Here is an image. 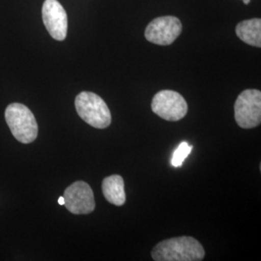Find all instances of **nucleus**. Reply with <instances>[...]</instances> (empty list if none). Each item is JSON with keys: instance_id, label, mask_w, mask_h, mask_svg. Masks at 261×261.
Instances as JSON below:
<instances>
[{"instance_id": "nucleus-1", "label": "nucleus", "mask_w": 261, "mask_h": 261, "mask_svg": "<svg viewBox=\"0 0 261 261\" xmlns=\"http://www.w3.org/2000/svg\"><path fill=\"white\" fill-rule=\"evenodd\" d=\"M151 256L155 261H200L204 258L205 251L194 237L180 236L157 244Z\"/></svg>"}, {"instance_id": "nucleus-2", "label": "nucleus", "mask_w": 261, "mask_h": 261, "mask_svg": "<svg viewBox=\"0 0 261 261\" xmlns=\"http://www.w3.org/2000/svg\"><path fill=\"white\" fill-rule=\"evenodd\" d=\"M79 116L96 129H106L112 123V113L103 99L93 92L84 91L75 97Z\"/></svg>"}, {"instance_id": "nucleus-12", "label": "nucleus", "mask_w": 261, "mask_h": 261, "mask_svg": "<svg viewBox=\"0 0 261 261\" xmlns=\"http://www.w3.org/2000/svg\"><path fill=\"white\" fill-rule=\"evenodd\" d=\"M58 203H59L60 205H64L65 200H64V197H63V196H60V197L58 198Z\"/></svg>"}, {"instance_id": "nucleus-8", "label": "nucleus", "mask_w": 261, "mask_h": 261, "mask_svg": "<svg viewBox=\"0 0 261 261\" xmlns=\"http://www.w3.org/2000/svg\"><path fill=\"white\" fill-rule=\"evenodd\" d=\"M42 17L49 35L56 41H64L68 31V18L63 6L57 0H45Z\"/></svg>"}, {"instance_id": "nucleus-5", "label": "nucleus", "mask_w": 261, "mask_h": 261, "mask_svg": "<svg viewBox=\"0 0 261 261\" xmlns=\"http://www.w3.org/2000/svg\"><path fill=\"white\" fill-rule=\"evenodd\" d=\"M151 109L168 121H178L186 116L188 103L182 95L173 90H162L153 97Z\"/></svg>"}, {"instance_id": "nucleus-13", "label": "nucleus", "mask_w": 261, "mask_h": 261, "mask_svg": "<svg viewBox=\"0 0 261 261\" xmlns=\"http://www.w3.org/2000/svg\"><path fill=\"white\" fill-rule=\"evenodd\" d=\"M243 2L246 4V5H248V4H250V2H251V0H242Z\"/></svg>"}, {"instance_id": "nucleus-7", "label": "nucleus", "mask_w": 261, "mask_h": 261, "mask_svg": "<svg viewBox=\"0 0 261 261\" xmlns=\"http://www.w3.org/2000/svg\"><path fill=\"white\" fill-rule=\"evenodd\" d=\"M63 197L64 205L72 214H90L95 210L93 191L84 181H76L68 187Z\"/></svg>"}, {"instance_id": "nucleus-3", "label": "nucleus", "mask_w": 261, "mask_h": 261, "mask_svg": "<svg viewBox=\"0 0 261 261\" xmlns=\"http://www.w3.org/2000/svg\"><path fill=\"white\" fill-rule=\"evenodd\" d=\"M5 120L19 142L28 144L37 139V121L27 106L19 103L9 105L5 111Z\"/></svg>"}, {"instance_id": "nucleus-4", "label": "nucleus", "mask_w": 261, "mask_h": 261, "mask_svg": "<svg viewBox=\"0 0 261 261\" xmlns=\"http://www.w3.org/2000/svg\"><path fill=\"white\" fill-rule=\"evenodd\" d=\"M234 118L239 127L252 129L261 123V92L247 89L238 96L234 103Z\"/></svg>"}, {"instance_id": "nucleus-10", "label": "nucleus", "mask_w": 261, "mask_h": 261, "mask_svg": "<svg viewBox=\"0 0 261 261\" xmlns=\"http://www.w3.org/2000/svg\"><path fill=\"white\" fill-rule=\"evenodd\" d=\"M236 35L244 43L253 47H261V19L243 20L236 27Z\"/></svg>"}, {"instance_id": "nucleus-11", "label": "nucleus", "mask_w": 261, "mask_h": 261, "mask_svg": "<svg viewBox=\"0 0 261 261\" xmlns=\"http://www.w3.org/2000/svg\"><path fill=\"white\" fill-rule=\"evenodd\" d=\"M192 149H193V146L190 145L186 141L180 143L177 149L175 150L172 154L171 166H173L174 168L182 167L184 161L186 160L187 157L192 152Z\"/></svg>"}, {"instance_id": "nucleus-9", "label": "nucleus", "mask_w": 261, "mask_h": 261, "mask_svg": "<svg viewBox=\"0 0 261 261\" xmlns=\"http://www.w3.org/2000/svg\"><path fill=\"white\" fill-rule=\"evenodd\" d=\"M105 198L113 205L122 206L126 201L124 180L120 175L114 174L105 178L102 183Z\"/></svg>"}, {"instance_id": "nucleus-6", "label": "nucleus", "mask_w": 261, "mask_h": 261, "mask_svg": "<svg viewBox=\"0 0 261 261\" xmlns=\"http://www.w3.org/2000/svg\"><path fill=\"white\" fill-rule=\"evenodd\" d=\"M182 31L180 19L172 16H165L153 19L145 29L146 40L159 46L171 45Z\"/></svg>"}]
</instances>
